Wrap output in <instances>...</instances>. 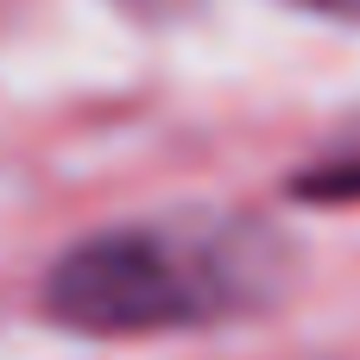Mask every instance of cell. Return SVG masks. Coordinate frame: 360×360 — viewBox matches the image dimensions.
Listing matches in <instances>:
<instances>
[{
	"instance_id": "1",
	"label": "cell",
	"mask_w": 360,
	"mask_h": 360,
	"mask_svg": "<svg viewBox=\"0 0 360 360\" xmlns=\"http://www.w3.org/2000/svg\"><path fill=\"white\" fill-rule=\"evenodd\" d=\"M297 285V247L247 209H165L63 247L38 278L44 323L89 342L202 335L272 316Z\"/></svg>"
},
{
	"instance_id": "2",
	"label": "cell",
	"mask_w": 360,
	"mask_h": 360,
	"mask_svg": "<svg viewBox=\"0 0 360 360\" xmlns=\"http://www.w3.org/2000/svg\"><path fill=\"white\" fill-rule=\"evenodd\" d=\"M285 196L304 209H360V120L285 177Z\"/></svg>"
},
{
	"instance_id": "3",
	"label": "cell",
	"mask_w": 360,
	"mask_h": 360,
	"mask_svg": "<svg viewBox=\"0 0 360 360\" xmlns=\"http://www.w3.org/2000/svg\"><path fill=\"white\" fill-rule=\"evenodd\" d=\"M297 6H310V13H329V19H354V25H360V0H297Z\"/></svg>"
}]
</instances>
